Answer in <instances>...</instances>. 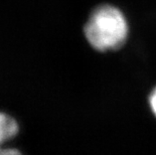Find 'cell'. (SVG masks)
Instances as JSON below:
<instances>
[{
    "instance_id": "obj_1",
    "label": "cell",
    "mask_w": 156,
    "mask_h": 155,
    "mask_svg": "<svg viewBox=\"0 0 156 155\" xmlns=\"http://www.w3.org/2000/svg\"><path fill=\"white\" fill-rule=\"evenodd\" d=\"M129 34L125 14L113 5H101L89 16L85 25V36L90 45L99 51L119 49Z\"/></svg>"
},
{
    "instance_id": "obj_2",
    "label": "cell",
    "mask_w": 156,
    "mask_h": 155,
    "mask_svg": "<svg viewBox=\"0 0 156 155\" xmlns=\"http://www.w3.org/2000/svg\"><path fill=\"white\" fill-rule=\"evenodd\" d=\"M18 124L12 117L0 113V142L5 143L18 133Z\"/></svg>"
},
{
    "instance_id": "obj_3",
    "label": "cell",
    "mask_w": 156,
    "mask_h": 155,
    "mask_svg": "<svg viewBox=\"0 0 156 155\" xmlns=\"http://www.w3.org/2000/svg\"><path fill=\"white\" fill-rule=\"evenodd\" d=\"M149 106H150V109L152 111V113L156 117V87L152 90L150 96H149Z\"/></svg>"
},
{
    "instance_id": "obj_4",
    "label": "cell",
    "mask_w": 156,
    "mask_h": 155,
    "mask_svg": "<svg viewBox=\"0 0 156 155\" xmlns=\"http://www.w3.org/2000/svg\"><path fill=\"white\" fill-rule=\"evenodd\" d=\"M2 144V142H0V155H22L19 150L14 148H4Z\"/></svg>"
}]
</instances>
